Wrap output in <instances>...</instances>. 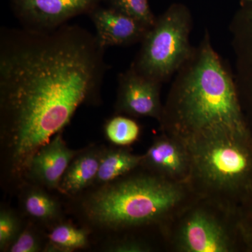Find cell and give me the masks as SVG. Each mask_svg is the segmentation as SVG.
Segmentation results:
<instances>
[{
	"mask_svg": "<svg viewBox=\"0 0 252 252\" xmlns=\"http://www.w3.org/2000/svg\"><path fill=\"white\" fill-rule=\"evenodd\" d=\"M95 34L75 25L0 34V137L9 177L23 180L38 152L77 109L97 104L109 66Z\"/></svg>",
	"mask_w": 252,
	"mask_h": 252,
	"instance_id": "1",
	"label": "cell"
},
{
	"mask_svg": "<svg viewBox=\"0 0 252 252\" xmlns=\"http://www.w3.org/2000/svg\"><path fill=\"white\" fill-rule=\"evenodd\" d=\"M176 74L162 107L160 121L165 126L185 140L216 132L249 138L234 81L208 32Z\"/></svg>",
	"mask_w": 252,
	"mask_h": 252,
	"instance_id": "2",
	"label": "cell"
},
{
	"mask_svg": "<svg viewBox=\"0 0 252 252\" xmlns=\"http://www.w3.org/2000/svg\"><path fill=\"white\" fill-rule=\"evenodd\" d=\"M176 184L142 176L102 185L86 198L84 210L94 224L109 230L149 224L160 220L182 199Z\"/></svg>",
	"mask_w": 252,
	"mask_h": 252,
	"instance_id": "3",
	"label": "cell"
},
{
	"mask_svg": "<svg viewBox=\"0 0 252 252\" xmlns=\"http://www.w3.org/2000/svg\"><path fill=\"white\" fill-rule=\"evenodd\" d=\"M192 16L185 4L175 3L157 17L149 28L131 67L146 78L157 82H165L193 54L190 33Z\"/></svg>",
	"mask_w": 252,
	"mask_h": 252,
	"instance_id": "4",
	"label": "cell"
},
{
	"mask_svg": "<svg viewBox=\"0 0 252 252\" xmlns=\"http://www.w3.org/2000/svg\"><path fill=\"white\" fill-rule=\"evenodd\" d=\"M248 139L230 132H216L186 140L191 167L211 187L225 190L240 188L252 172Z\"/></svg>",
	"mask_w": 252,
	"mask_h": 252,
	"instance_id": "5",
	"label": "cell"
},
{
	"mask_svg": "<svg viewBox=\"0 0 252 252\" xmlns=\"http://www.w3.org/2000/svg\"><path fill=\"white\" fill-rule=\"evenodd\" d=\"M103 0H10L15 15L24 28L49 31L71 18L89 14Z\"/></svg>",
	"mask_w": 252,
	"mask_h": 252,
	"instance_id": "6",
	"label": "cell"
},
{
	"mask_svg": "<svg viewBox=\"0 0 252 252\" xmlns=\"http://www.w3.org/2000/svg\"><path fill=\"white\" fill-rule=\"evenodd\" d=\"M115 109L118 114L160 120L161 84L143 77L131 67L119 74Z\"/></svg>",
	"mask_w": 252,
	"mask_h": 252,
	"instance_id": "7",
	"label": "cell"
},
{
	"mask_svg": "<svg viewBox=\"0 0 252 252\" xmlns=\"http://www.w3.org/2000/svg\"><path fill=\"white\" fill-rule=\"evenodd\" d=\"M89 16L95 28L97 41L104 49L110 46H127L142 42L149 30L134 18L111 6H97Z\"/></svg>",
	"mask_w": 252,
	"mask_h": 252,
	"instance_id": "8",
	"label": "cell"
},
{
	"mask_svg": "<svg viewBox=\"0 0 252 252\" xmlns=\"http://www.w3.org/2000/svg\"><path fill=\"white\" fill-rule=\"evenodd\" d=\"M233 69L229 71L238 94L252 96V4L242 6L230 25Z\"/></svg>",
	"mask_w": 252,
	"mask_h": 252,
	"instance_id": "9",
	"label": "cell"
},
{
	"mask_svg": "<svg viewBox=\"0 0 252 252\" xmlns=\"http://www.w3.org/2000/svg\"><path fill=\"white\" fill-rule=\"evenodd\" d=\"M62 132L56 134L34 154L28 165L26 179L49 189H59L68 166L81 152L67 147Z\"/></svg>",
	"mask_w": 252,
	"mask_h": 252,
	"instance_id": "10",
	"label": "cell"
},
{
	"mask_svg": "<svg viewBox=\"0 0 252 252\" xmlns=\"http://www.w3.org/2000/svg\"><path fill=\"white\" fill-rule=\"evenodd\" d=\"M179 245L182 251L187 252H228L231 249L224 228L203 211L194 212L185 220Z\"/></svg>",
	"mask_w": 252,
	"mask_h": 252,
	"instance_id": "11",
	"label": "cell"
},
{
	"mask_svg": "<svg viewBox=\"0 0 252 252\" xmlns=\"http://www.w3.org/2000/svg\"><path fill=\"white\" fill-rule=\"evenodd\" d=\"M143 162L162 175L178 180L186 177L191 168L187 147L169 137L154 141L144 154Z\"/></svg>",
	"mask_w": 252,
	"mask_h": 252,
	"instance_id": "12",
	"label": "cell"
},
{
	"mask_svg": "<svg viewBox=\"0 0 252 252\" xmlns=\"http://www.w3.org/2000/svg\"><path fill=\"white\" fill-rule=\"evenodd\" d=\"M102 152V151L94 149L81 151L64 172L58 189L60 191L72 195L94 183Z\"/></svg>",
	"mask_w": 252,
	"mask_h": 252,
	"instance_id": "13",
	"label": "cell"
},
{
	"mask_svg": "<svg viewBox=\"0 0 252 252\" xmlns=\"http://www.w3.org/2000/svg\"><path fill=\"white\" fill-rule=\"evenodd\" d=\"M144 156H137L123 149L102 151L94 183L107 185L128 173L143 163Z\"/></svg>",
	"mask_w": 252,
	"mask_h": 252,
	"instance_id": "14",
	"label": "cell"
},
{
	"mask_svg": "<svg viewBox=\"0 0 252 252\" xmlns=\"http://www.w3.org/2000/svg\"><path fill=\"white\" fill-rule=\"evenodd\" d=\"M48 252H69L85 248L89 244L88 233L69 224L55 227L49 235Z\"/></svg>",
	"mask_w": 252,
	"mask_h": 252,
	"instance_id": "15",
	"label": "cell"
},
{
	"mask_svg": "<svg viewBox=\"0 0 252 252\" xmlns=\"http://www.w3.org/2000/svg\"><path fill=\"white\" fill-rule=\"evenodd\" d=\"M104 130L107 140L120 147L133 144L140 135V125L131 118L123 115L109 119L104 125Z\"/></svg>",
	"mask_w": 252,
	"mask_h": 252,
	"instance_id": "16",
	"label": "cell"
},
{
	"mask_svg": "<svg viewBox=\"0 0 252 252\" xmlns=\"http://www.w3.org/2000/svg\"><path fill=\"white\" fill-rule=\"evenodd\" d=\"M23 205L26 214L37 220H51L59 214L56 200L39 189L28 190L23 198Z\"/></svg>",
	"mask_w": 252,
	"mask_h": 252,
	"instance_id": "17",
	"label": "cell"
},
{
	"mask_svg": "<svg viewBox=\"0 0 252 252\" xmlns=\"http://www.w3.org/2000/svg\"><path fill=\"white\" fill-rule=\"evenodd\" d=\"M109 6L134 18L151 28L155 24L156 17L151 9L149 0H109Z\"/></svg>",
	"mask_w": 252,
	"mask_h": 252,
	"instance_id": "18",
	"label": "cell"
},
{
	"mask_svg": "<svg viewBox=\"0 0 252 252\" xmlns=\"http://www.w3.org/2000/svg\"><path fill=\"white\" fill-rule=\"evenodd\" d=\"M20 233V223L12 212L1 210L0 213V250H8Z\"/></svg>",
	"mask_w": 252,
	"mask_h": 252,
	"instance_id": "19",
	"label": "cell"
},
{
	"mask_svg": "<svg viewBox=\"0 0 252 252\" xmlns=\"http://www.w3.org/2000/svg\"><path fill=\"white\" fill-rule=\"evenodd\" d=\"M40 250V240L31 228L21 232L8 248L10 252H37Z\"/></svg>",
	"mask_w": 252,
	"mask_h": 252,
	"instance_id": "20",
	"label": "cell"
},
{
	"mask_svg": "<svg viewBox=\"0 0 252 252\" xmlns=\"http://www.w3.org/2000/svg\"><path fill=\"white\" fill-rule=\"evenodd\" d=\"M109 252H145L150 250L145 244L135 240H124L111 245L107 248Z\"/></svg>",
	"mask_w": 252,
	"mask_h": 252,
	"instance_id": "21",
	"label": "cell"
},
{
	"mask_svg": "<svg viewBox=\"0 0 252 252\" xmlns=\"http://www.w3.org/2000/svg\"><path fill=\"white\" fill-rule=\"evenodd\" d=\"M250 4H252V0H240V4H241V6H245V5Z\"/></svg>",
	"mask_w": 252,
	"mask_h": 252,
	"instance_id": "22",
	"label": "cell"
}]
</instances>
